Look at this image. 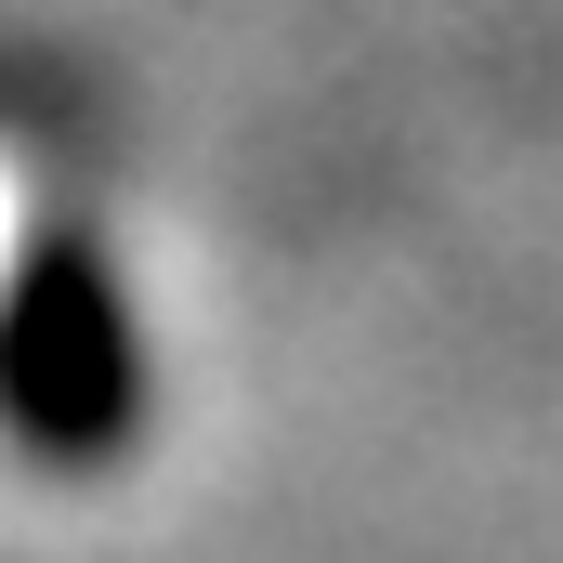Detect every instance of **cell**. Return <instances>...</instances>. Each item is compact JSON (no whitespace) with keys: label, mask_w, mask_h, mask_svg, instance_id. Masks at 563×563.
Masks as SVG:
<instances>
[{"label":"cell","mask_w":563,"mask_h":563,"mask_svg":"<svg viewBox=\"0 0 563 563\" xmlns=\"http://www.w3.org/2000/svg\"><path fill=\"white\" fill-rule=\"evenodd\" d=\"M0 420L13 445L40 459H119L144 420V354H132V314H119V276L106 250L53 236L13 301H0Z\"/></svg>","instance_id":"obj_1"}]
</instances>
